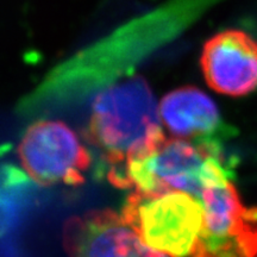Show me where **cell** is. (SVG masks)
Instances as JSON below:
<instances>
[{
    "label": "cell",
    "instance_id": "cell-6",
    "mask_svg": "<svg viewBox=\"0 0 257 257\" xmlns=\"http://www.w3.org/2000/svg\"><path fill=\"white\" fill-rule=\"evenodd\" d=\"M201 69L216 92L249 94L257 88V41L240 30L219 32L204 46Z\"/></svg>",
    "mask_w": 257,
    "mask_h": 257
},
{
    "label": "cell",
    "instance_id": "cell-1",
    "mask_svg": "<svg viewBox=\"0 0 257 257\" xmlns=\"http://www.w3.org/2000/svg\"><path fill=\"white\" fill-rule=\"evenodd\" d=\"M160 106L142 78H130L102 91L92 106L88 137L108 165L106 174L117 185L131 155L163 133Z\"/></svg>",
    "mask_w": 257,
    "mask_h": 257
},
{
    "label": "cell",
    "instance_id": "cell-5",
    "mask_svg": "<svg viewBox=\"0 0 257 257\" xmlns=\"http://www.w3.org/2000/svg\"><path fill=\"white\" fill-rule=\"evenodd\" d=\"M68 257H172L152 249L119 214L91 211L73 217L63 229Z\"/></svg>",
    "mask_w": 257,
    "mask_h": 257
},
{
    "label": "cell",
    "instance_id": "cell-3",
    "mask_svg": "<svg viewBox=\"0 0 257 257\" xmlns=\"http://www.w3.org/2000/svg\"><path fill=\"white\" fill-rule=\"evenodd\" d=\"M192 197L205 212V257H257V207H246L240 200L229 165L217 170Z\"/></svg>",
    "mask_w": 257,
    "mask_h": 257
},
{
    "label": "cell",
    "instance_id": "cell-2",
    "mask_svg": "<svg viewBox=\"0 0 257 257\" xmlns=\"http://www.w3.org/2000/svg\"><path fill=\"white\" fill-rule=\"evenodd\" d=\"M121 217L152 249L172 257H205L201 251L205 212L188 193L134 191Z\"/></svg>",
    "mask_w": 257,
    "mask_h": 257
},
{
    "label": "cell",
    "instance_id": "cell-4",
    "mask_svg": "<svg viewBox=\"0 0 257 257\" xmlns=\"http://www.w3.org/2000/svg\"><path fill=\"white\" fill-rule=\"evenodd\" d=\"M22 166L41 186L80 185L91 156L75 133L56 120H42L25 131L18 147Z\"/></svg>",
    "mask_w": 257,
    "mask_h": 257
},
{
    "label": "cell",
    "instance_id": "cell-7",
    "mask_svg": "<svg viewBox=\"0 0 257 257\" xmlns=\"http://www.w3.org/2000/svg\"><path fill=\"white\" fill-rule=\"evenodd\" d=\"M163 126L172 137L197 142H217L220 126L217 105L200 89L182 87L170 92L160 104Z\"/></svg>",
    "mask_w": 257,
    "mask_h": 257
}]
</instances>
